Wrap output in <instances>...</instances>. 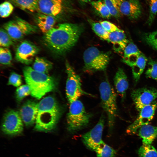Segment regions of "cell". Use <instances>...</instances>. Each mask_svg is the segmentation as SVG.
<instances>
[{
    "label": "cell",
    "instance_id": "20",
    "mask_svg": "<svg viewBox=\"0 0 157 157\" xmlns=\"http://www.w3.org/2000/svg\"><path fill=\"white\" fill-rule=\"evenodd\" d=\"M38 13L35 17L37 26L40 31L45 34L54 27L56 19L55 17Z\"/></svg>",
    "mask_w": 157,
    "mask_h": 157
},
{
    "label": "cell",
    "instance_id": "27",
    "mask_svg": "<svg viewBox=\"0 0 157 157\" xmlns=\"http://www.w3.org/2000/svg\"><path fill=\"white\" fill-rule=\"evenodd\" d=\"M88 21L95 33L100 38L108 41L109 33L103 28L100 23L89 19Z\"/></svg>",
    "mask_w": 157,
    "mask_h": 157
},
{
    "label": "cell",
    "instance_id": "40",
    "mask_svg": "<svg viewBox=\"0 0 157 157\" xmlns=\"http://www.w3.org/2000/svg\"><path fill=\"white\" fill-rule=\"evenodd\" d=\"M82 2L84 3H87L90 1L91 0H80Z\"/></svg>",
    "mask_w": 157,
    "mask_h": 157
},
{
    "label": "cell",
    "instance_id": "11",
    "mask_svg": "<svg viewBox=\"0 0 157 157\" xmlns=\"http://www.w3.org/2000/svg\"><path fill=\"white\" fill-rule=\"evenodd\" d=\"M157 108V100L151 104L143 107L139 111V114L135 120L128 128V134H135L141 126L149 124L153 119Z\"/></svg>",
    "mask_w": 157,
    "mask_h": 157
},
{
    "label": "cell",
    "instance_id": "35",
    "mask_svg": "<svg viewBox=\"0 0 157 157\" xmlns=\"http://www.w3.org/2000/svg\"><path fill=\"white\" fill-rule=\"evenodd\" d=\"M148 64L150 67L145 72L147 77L157 80V61L150 59Z\"/></svg>",
    "mask_w": 157,
    "mask_h": 157
},
{
    "label": "cell",
    "instance_id": "26",
    "mask_svg": "<svg viewBox=\"0 0 157 157\" xmlns=\"http://www.w3.org/2000/svg\"><path fill=\"white\" fill-rule=\"evenodd\" d=\"M91 4L102 17L108 19L111 16L108 8L103 0L93 1Z\"/></svg>",
    "mask_w": 157,
    "mask_h": 157
},
{
    "label": "cell",
    "instance_id": "32",
    "mask_svg": "<svg viewBox=\"0 0 157 157\" xmlns=\"http://www.w3.org/2000/svg\"><path fill=\"white\" fill-rule=\"evenodd\" d=\"M31 91L27 84L23 85L18 87L16 91V97L17 100L21 101L25 97L31 94Z\"/></svg>",
    "mask_w": 157,
    "mask_h": 157
},
{
    "label": "cell",
    "instance_id": "1",
    "mask_svg": "<svg viewBox=\"0 0 157 157\" xmlns=\"http://www.w3.org/2000/svg\"><path fill=\"white\" fill-rule=\"evenodd\" d=\"M83 30L81 26L69 23L60 24L44 34L45 45L56 53L63 54L76 44Z\"/></svg>",
    "mask_w": 157,
    "mask_h": 157
},
{
    "label": "cell",
    "instance_id": "9",
    "mask_svg": "<svg viewBox=\"0 0 157 157\" xmlns=\"http://www.w3.org/2000/svg\"><path fill=\"white\" fill-rule=\"evenodd\" d=\"M1 129L4 133L9 135L21 134L23 125L19 112L13 110L8 111L3 117Z\"/></svg>",
    "mask_w": 157,
    "mask_h": 157
},
{
    "label": "cell",
    "instance_id": "25",
    "mask_svg": "<svg viewBox=\"0 0 157 157\" xmlns=\"http://www.w3.org/2000/svg\"><path fill=\"white\" fill-rule=\"evenodd\" d=\"M97 157H115L116 151L102 141L95 150Z\"/></svg>",
    "mask_w": 157,
    "mask_h": 157
},
{
    "label": "cell",
    "instance_id": "34",
    "mask_svg": "<svg viewBox=\"0 0 157 157\" xmlns=\"http://www.w3.org/2000/svg\"><path fill=\"white\" fill-rule=\"evenodd\" d=\"M149 13L147 22L151 25L153 22L157 14V0H149Z\"/></svg>",
    "mask_w": 157,
    "mask_h": 157
},
{
    "label": "cell",
    "instance_id": "18",
    "mask_svg": "<svg viewBox=\"0 0 157 157\" xmlns=\"http://www.w3.org/2000/svg\"><path fill=\"white\" fill-rule=\"evenodd\" d=\"M114 83L117 93L124 100L129 84L127 76L122 68H119L117 71L114 77Z\"/></svg>",
    "mask_w": 157,
    "mask_h": 157
},
{
    "label": "cell",
    "instance_id": "21",
    "mask_svg": "<svg viewBox=\"0 0 157 157\" xmlns=\"http://www.w3.org/2000/svg\"><path fill=\"white\" fill-rule=\"evenodd\" d=\"M138 131V135L142 139L143 144L151 145L157 137V126L148 124L141 126Z\"/></svg>",
    "mask_w": 157,
    "mask_h": 157
},
{
    "label": "cell",
    "instance_id": "15",
    "mask_svg": "<svg viewBox=\"0 0 157 157\" xmlns=\"http://www.w3.org/2000/svg\"><path fill=\"white\" fill-rule=\"evenodd\" d=\"M142 6L139 0H123L119 6L122 15H124L131 19H136L141 16Z\"/></svg>",
    "mask_w": 157,
    "mask_h": 157
},
{
    "label": "cell",
    "instance_id": "3",
    "mask_svg": "<svg viewBox=\"0 0 157 157\" xmlns=\"http://www.w3.org/2000/svg\"><path fill=\"white\" fill-rule=\"evenodd\" d=\"M23 72L26 84L31 89V95L37 99L56 88V79L47 74L37 72L29 66L24 67Z\"/></svg>",
    "mask_w": 157,
    "mask_h": 157
},
{
    "label": "cell",
    "instance_id": "31",
    "mask_svg": "<svg viewBox=\"0 0 157 157\" xmlns=\"http://www.w3.org/2000/svg\"><path fill=\"white\" fill-rule=\"evenodd\" d=\"M108 8L111 16L116 18L120 17V13L115 0H103Z\"/></svg>",
    "mask_w": 157,
    "mask_h": 157
},
{
    "label": "cell",
    "instance_id": "14",
    "mask_svg": "<svg viewBox=\"0 0 157 157\" xmlns=\"http://www.w3.org/2000/svg\"><path fill=\"white\" fill-rule=\"evenodd\" d=\"M38 103L31 100L25 102L20 109L19 113L22 121L27 127L35 123L38 112Z\"/></svg>",
    "mask_w": 157,
    "mask_h": 157
},
{
    "label": "cell",
    "instance_id": "38",
    "mask_svg": "<svg viewBox=\"0 0 157 157\" xmlns=\"http://www.w3.org/2000/svg\"><path fill=\"white\" fill-rule=\"evenodd\" d=\"M144 40L149 45L157 50V40H156L145 35Z\"/></svg>",
    "mask_w": 157,
    "mask_h": 157
},
{
    "label": "cell",
    "instance_id": "41",
    "mask_svg": "<svg viewBox=\"0 0 157 157\" xmlns=\"http://www.w3.org/2000/svg\"><path fill=\"white\" fill-rule=\"evenodd\" d=\"M149 0H146V1H147V2H149Z\"/></svg>",
    "mask_w": 157,
    "mask_h": 157
},
{
    "label": "cell",
    "instance_id": "19",
    "mask_svg": "<svg viewBox=\"0 0 157 157\" xmlns=\"http://www.w3.org/2000/svg\"><path fill=\"white\" fill-rule=\"evenodd\" d=\"M141 53L134 43L129 42L123 51V61L131 67L136 62Z\"/></svg>",
    "mask_w": 157,
    "mask_h": 157
},
{
    "label": "cell",
    "instance_id": "23",
    "mask_svg": "<svg viewBox=\"0 0 157 157\" xmlns=\"http://www.w3.org/2000/svg\"><path fill=\"white\" fill-rule=\"evenodd\" d=\"M52 67L53 64L51 62L44 58L37 57L32 68L37 72L47 74Z\"/></svg>",
    "mask_w": 157,
    "mask_h": 157
},
{
    "label": "cell",
    "instance_id": "36",
    "mask_svg": "<svg viewBox=\"0 0 157 157\" xmlns=\"http://www.w3.org/2000/svg\"><path fill=\"white\" fill-rule=\"evenodd\" d=\"M21 76L15 72L11 73L9 78L7 85L19 87L22 83Z\"/></svg>",
    "mask_w": 157,
    "mask_h": 157
},
{
    "label": "cell",
    "instance_id": "17",
    "mask_svg": "<svg viewBox=\"0 0 157 157\" xmlns=\"http://www.w3.org/2000/svg\"><path fill=\"white\" fill-rule=\"evenodd\" d=\"M107 41L113 44L116 52L119 53H123L129 42L124 31L121 29L109 33Z\"/></svg>",
    "mask_w": 157,
    "mask_h": 157
},
{
    "label": "cell",
    "instance_id": "30",
    "mask_svg": "<svg viewBox=\"0 0 157 157\" xmlns=\"http://www.w3.org/2000/svg\"><path fill=\"white\" fill-rule=\"evenodd\" d=\"M12 56L10 50L8 48L1 47L0 62L3 65H9L11 64Z\"/></svg>",
    "mask_w": 157,
    "mask_h": 157
},
{
    "label": "cell",
    "instance_id": "10",
    "mask_svg": "<svg viewBox=\"0 0 157 157\" xmlns=\"http://www.w3.org/2000/svg\"><path fill=\"white\" fill-rule=\"evenodd\" d=\"M105 118L104 115H101L94 127L82 136V140L84 144L91 150L95 151L103 141L102 136Z\"/></svg>",
    "mask_w": 157,
    "mask_h": 157
},
{
    "label": "cell",
    "instance_id": "33",
    "mask_svg": "<svg viewBox=\"0 0 157 157\" xmlns=\"http://www.w3.org/2000/svg\"><path fill=\"white\" fill-rule=\"evenodd\" d=\"M13 4L9 1H5L0 5V14L2 18L8 17L13 10Z\"/></svg>",
    "mask_w": 157,
    "mask_h": 157
},
{
    "label": "cell",
    "instance_id": "5",
    "mask_svg": "<svg viewBox=\"0 0 157 157\" xmlns=\"http://www.w3.org/2000/svg\"><path fill=\"white\" fill-rule=\"evenodd\" d=\"M67 116V129L72 133L85 127L89 124L92 115L85 110L83 103L77 99L70 103Z\"/></svg>",
    "mask_w": 157,
    "mask_h": 157
},
{
    "label": "cell",
    "instance_id": "39",
    "mask_svg": "<svg viewBox=\"0 0 157 157\" xmlns=\"http://www.w3.org/2000/svg\"><path fill=\"white\" fill-rule=\"evenodd\" d=\"M145 35L150 38L157 40V29L156 31L147 34Z\"/></svg>",
    "mask_w": 157,
    "mask_h": 157
},
{
    "label": "cell",
    "instance_id": "16",
    "mask_svg": "<svg viewBox=\"0 0 157 157\" xmlns=\"http://www.w3.org/2000/svg\"><path fill=\"white\" fill-rule=\"evenodd\" d=\"M37 12L56 17L61 12L63 0H36Z\"/></svg>",
    "mask_w": 157,
    "mask_h": 157
},
{
    "label": "cell",
    "instance_id": "28",
    "mask_svg": "<svg viewBox=\"0 0 157 157\" xmlns=\"http://www.w3.org/2000/svg\"><path fill=\"white\" fill-rule=\"evenodd\" d=\"M139 157H157V151L151 145H142L138 151Z\"/></svg>",
    "mask_w": 157,
    "mask_h": 157
},
{
    "label": "cell",
    "instance_id": "22",
    "mask_svg": "<svg viewBox=\"0 0 157 157\" xmlns=\"http://www.w3.org/2000/svg\"><path fill=\"white\" fill-rule=\"evenodd\" d=\"M147 60L146 57L141 53L136 62L131 67L135 83L139 81L145 68Z\"/></svg>",
    "mask_w": 157,
    "mask_h": 157
},
{
    "label": "cell",
    "instance_id": "8",
    "mask_svg": "<svg viewBox=\"0 0 157 157\" xmlns=\"http://www.w3.org/2000/svg\"><path fill=\"white\" fill-rule=\"evenodd\" d=\"M3 27L15 42L35 33L37 29L36 26L19 17L6 23Z\"/></svg>",
    "mask_w": 157,
    "mask_h": 157
},
{
    "label": "cell",
    "instance_id": "24",
    "mask_svg": "<svg viewBox=\"0 0 157 157\" xmlns=\"http://www.w3.org/2000/svg\"><path fill=\"white\" fill-rule=\"evenodd\" d=\"M13 5L25 11L33 12H37L36 0H8Z\"/></svg>",
    "mask_w": 157,
    "mask_h": 157
},
{
    "label": "cell",
    "instance_id": "13",
    "mask_svg": "<svg viewBox=\"0 0 157 157\" xmlns=\"http://www.w3.org/2000/svg\"><path fill=\"white\" fill-rule=\"evenodd\" d=\"M39 50V48L35 44L25 40L18 46L15 53V59L22 63L29 65L33 62Z\"/></svg>",
    "mask_w": 157,
    "mask_h": 157
},
{
    "label": "cell",
    "instance_id": "29",
    "mask_svg": "<svg viewBox=\"0 0 157 157\" xmlns=\"http://www.w3.org/2000/svg\"><path fill=\"white\" fill-rule=\"evenodd\" d=\"M15 41L4 28L0 31V45L3 47L8 48L13 45Z\"/></svg>",
    "mask_w": 157,
    "mask_h": 157
},
{
    "label": "cell",
    "instance_id": "7",
    "mask_svg": "<svg viewBox=\"0 0 157 157\" xmlns=\"http://www.w3.org/2000/svg\"><path fill=\"white\" fill-rule=\"evenodd\" d=\"M65 67L67 75L65 92L69 103L78 99L83 95H90L83 90L80 76L67 61L65 63Z\"/></svg>",
    "mask_w": 157,
    "mask_h": 157
},
{
    "label": "cell",
    "instance_id": "12",
    "mask_svg": "<svg viewBox=\"0 0 157 157\" xmlns=\"http://www.w3.org/2000/svg\"><path fill=\"white\" fill-rule=\"evenodd\" d=\"M131 97L137 110H140L149 105L157 98V88H143L133 90Z\"/></svg>",
    "mask_w": 157,
    "mask_h": 157
},
{
    "label": "cell",
    "instance_id": "37",
    "mask_svg": "<svg viewBox=\"0 0 157 157\" xmlns=\"http://www.w3.org/2000/svg\"><path fill=\"white\" fill-rule=\"evenodd\" d=\"M100 23L104 29L109 33L120 29L115 25L107 21H102Z\"/></svg>",
    "mask_w": 157,
    "mask_h": 157
},
{
    "label": "cell",
    "instance_id": "4",
    "mask_svg": "<svg viewBox=\"0 0 157 157\" xmlns=\"http://www.w3.org/2000/svg\"><path fill=\"white\" fill-rule=\"evenodd\" d=\"M101 105L107 116L109 131L113 129L117 115L116 95L107 79L102 82L99 87Z\"/></svg>",
    "mask_w": 157,
    "mask_h": 157
},
{
    "label": "cell",
    "instance_id": "2",
    "mask_svg": "<svg viewBox=\"0 0 157 157\" xmlns=\"http://www.w3.org/2000/svg\"><path fill=\"white\" fill-rule=\"evenodd\" d=\"M61 114L60 106L54 97L48 96L43 98L38 103L35 130L44 132L52 131Z\"/></svg>",
    "mask_w": 157,
    "mask_h": 157
},
{
    "label": "cell",
    "instance_id": "6",
    "mask_svg": "<svg viewBox=\"0 0 157 157\" xmlns=\"http://www.w3.org/2000/svg\"><path fill=\"white\" fill-rule=\"evenodd\" d=\"M83 59L85 71L91 72L104 70L108 64L110 57L107 53L92 47L85 51Z\"/></svg>",
    "mask_w": 157,
    "mask_h": 157
}]
</instances>
